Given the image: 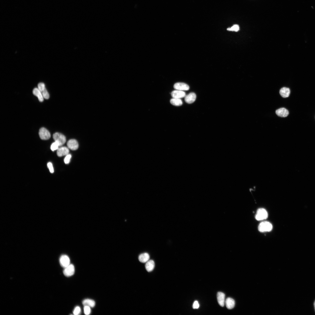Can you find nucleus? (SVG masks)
<instances>
[{
	"label": "nucleus",
	"mask_w": 315,
	"mask_h": 315,
	"mask_svg": "<svg viewBox=\"0 0 315 315\" xmlns=\"http://www.w3.org/2000/svg\"><path fill=\"white\" fill-rule=\"evenodd\" d=\"M38 88L41 92L46 89L45 84L43 83H39L38 84Z\"/></svg>",
	"instance_id": "nucleus-25"
},
{
	"label": "nucleus",
	"mask_w": 315,
	"mask_h": 315,
	"mask_svg": "<svg viewBox=\"0 0 315 315\" xmlns=\"http://www.w3.org/2000/svg\"><path fill=\"white\" fill-rule=\"evenodd\" d=\"M33 94L37 96L39 101L42 102L44 101V98L41 92L38 88H35L33 90Z\"/></svg>",
	"instance_id": "nucleus-16"
},
{
	"label": "nucleus",
	"mask_w": 315,
	"mask_h": 315,
	"mask_svg": "<svg viewBox=\"0 0 315 315\" xmlns=\"http://www.w3.org/2000/svg\"><path fill=\"white\" fill-rule=\"evenodd\" d=\"M171 96L173 98L180 99L185 97L186 95L185 92L176 90L172 92L171 93Z\"/></svg>",
	"instance_id": "nucleus-8"
},
{
	"label": "nucleus",
	"mask_w": 315,
	"mask_h": 315,
	"mask_svg": "<svg viewBox=\"0 0 315 315\" xmlns=\"http://www.w3.org/2000/svg\"><path fill=\"white\" fill-rule=\"evenodd\" d=\"M290 89L286 87L282 88L280 91V95L284 98L288 97L290 96Z\"/></svg>",
	"instance_id": "nucleus-14"
},
{
	"label": "nucleus",
	"mask_w": 315,
	"mask_h": 315,
	"mask_svg": "<svg viewBox=\"0 0 315 315\" xmlns=\"http://www.w3.org/2000/svg\"><path fill=\"white\" fill-rule=\"evenodd\" d=\"M240 29V27L239 25L237 24H235L232 27L230 28H228L227 29V30L229 31H232L235 32H238Z\"/></svg>",
	"instance_id": "nucleus-21"
},
{
	"label": "nucleus",
	"mask_w": 315,
	"mask_h": 315,
	"mask_svg": "<svg viewBox=\"0 0 315 315\" xmlns=\"http://www.w3.org/2000/svg\"><path fill=\"white\" fill-rule=\"evenodd\" d=\"M138 259L140 262L145 263L149 260L150 256L148 253H145L140 255Z\"/></svg>",
	"instance_id": "nucleus-17"
},
{
	"label": "nucleus",
	"mask_w": 315,
	"mask_h": 315,
	"mask_svg": "<svg viewBox=\"0 0 315 315\" xmlns=\"http://www.w3.org/2000/svg\"><path fill=\"white\" fill-rule=\"evenodd\" d=\"M81 312V309L80 307L77 306L75 308L73 314L75 315L80 314Z\"/></svg>",
	"instance_id": "nucleus-26"
},
{
	"label": "nucleus",
	"mask_w": 315,
	"mask_h": 315,
	"mask_svg": "<svg viewBox=\"0 0 315 315\" xmlns=\"http://www.w3.org/2000/svg\"><path fill=\"white\" fill-rule=\"evenodd\" d=\"M42 94L44 98L46 99H48L49 98V95L48 91L45 89L42 92Z\"/></svg>",
	"instance_id": "nucleus-23"
},
{
	"label": "nucleus",
	"mask_w": 315,
	"mask_h": 315,
	"mask_svg": "<svg viewBox=\"0 0 315 315\" xmlns=\"http://www.w3.org/2000/svg\"><path fill=\"white\" fill-rule=\"evenodd\" d=\"M47 167L51 173H53L54 172V169L52 163L51 162H49L47 164Z\"/></svg>",
	"instance_id": "nucleus-28"
},
{
	"label": "nucleus",
	"mask_w": 315,
	"mask_h": 315,
	"mask_svg": "<svg viewBox=\"0 0 315 315\" xmlns=\"http://www.w3.org/2000/svg\"><path fill=\"white\" fill-rule=\"evenodd\" d=\"M268 217V213L266 210L264 208H260L258 210L255 218L258 221H261L266 219Z\"/></svg>",
	"instance_id": "nucleus-3"
},
{
	"label": "nucleus",
	"mask_w": 315,
	"mask_h": 315,
	"mask_svg": "<svg viewBox=\"0 0 315 315\" xmlns=\"http://www.w3.org/2000/svg\"><path fill=\"white\" fill-rule=\"evenodd\" d=\"M84 312L86 315L90 314L91 312L90 307L87 306H85L84 308Z\"/></svg>",
	"instance_id": "nucleus-27"
},
{
	"label": "nucleus",
	"mask_w": 315,
	"mask_h": 315,
	"mask_svg": "<svg viewBox=\"0 0 315 315\" xmlns=\"http://www.w3.org/2000/svg\"><path fill=\"white\" fill-rule=\"evenodd\" d=\"M155 266V262L154 261L149 260L146 262V268L148 272H151L154 269Z\"/></svg>",
	"instance_id": "nucleus-18"
},
{
	"label": "nucleus",
	"mask_w": 315,
	"mask_h": 315,
	"mask_svg": "<svg viewBox=\"0 0 315 315\" xmlns=\"http://www.w3.org/2000/svg\"><path fill=\"white\" fill-rule=\"evenodd\" d=\"M53 138L55 142L58 144L59 147L62 146L66 141L65 136L60 133H55L53 135Z\"/></svg>",
	"instance_id": "nucleus-2"
},
{
	"label": "nucleus",
	"mask_w": 315,
	"mask_h": 315,
	"mask_svg": "<svg viewBox=\"0 0 315 315\" xmlns=\"http://www.w3.org/2000/svg\"><path fill=\"white\" fill-rule=\"evenodd\" d=\"M82 304L84 306H88L90 308L94 307L96 304L94 300L89 299L84 300L83 301Z\"/></svg>",
	"instance_id": "nucleus-19"
},
{
	"label": "nucleus",
	"mask_w": 315,
	"mask_h": 315,
	"mask_svg": "<svg viewBox=\"0 0 315 315\" xmlns=\"http://www.w3.org/2000/svg\"><path fill=\"white\" fill-rule=\"evenodd\" d=\"M185 98V101L187 103L190 104L194 102L196 99V96L195 93H191L187 96Z\"/></svg>",
	"instance_id": "nucleus-12"
},
{
	"label": "nucleus",
	"mask_w": 315,
	"mask_h": 315,
	"mask_svg": "<svg viewBox=\"0 0 315 315\" xmlns=\"http://www.w3.org/2000/svg\"><path fill=\"white\" fill-rule=\"evenodd\" d=\"M69 149L66 147H61L59 148L57 150V154L59 157L66 156L69 154Z\"/></svg>",
	"instance_id": "nucleus-11"
},
{
	"label": "nucleus",
	"mask_w": 315,
	"mask_h": 315,
	"mask_svg": "<svg viewBox=\"0 0 315 315\" xmlns=\"http://www.w3.org/2000/svg\"><path fill=\"white\" fill-rule=\"evenodd\" d=\"M272 229V226L271 223L268 221L262 222L260 224L258 229L261 232H269Z\"/></svg>",
	"instance_id": "nucleus-1"
},
{
	"label": "nucleus",
	"mask_w": 315,
	"mask_h": 315,
	"mask_svg": "<svg viewBox=\"0 0 315 315\" xmlns=\"http://www.w3.org/2000/svg\"><path fill=\"white\" fill-rule=\"evenodd\" d=\"M217 299L219 304L221 307H224L225 303V294L222 292H219L217 294Z\"/></svg>",
	"instance_id": "nucleus-10"
},
{
	"label": "nucleus",
	"mask_w": 315,
	"mask_h": 315,
	"mask_svg": "<svg viewBox=\"0 0 315 315\" xmlns=\"http://www.w3.org/2000/svg\"><path fill=\"white\" fill-rule=\"evenodd\" d=\"M199 307V304L197 301H195L193 305V308L194 309H197Z\"/></svg>",
	"instance_id": "nucleus-29"
},
{
	"label": "nucleus",
	"mask_w": 315,
	"mask_h": 315,
	"mask_svg": "<svg viewBox=\"0 0 315 315\" xmlns=\"http://www.w3.org/2000/svg\"><path fill=\"white\" fill-rule=\"evenodd\" d=\"M170 103L173 106H181L183 104L182 101L180 99L173 98L170 100Z\"/></svg>",
	"instance_id": "nucleus-20"
},
{
	"label": "nucleus",
	"mask_w": 315,
	"mask_h": 315,
	"mask_svg": "<svg viewBox=\"0 0 315 315\" xmlns=\"http://www.w3.org/2000/svg\"><path fill=\"white\" fill-rule=\"evenodd\" d=\"M174 88L176 90L181 91L188 90L189 87L187 84L183 83L178 82L175 83L174 86Z\"/></svg>",
	"instance_id": "nucleus-7"
},
{
	"label": "nucleus",
	"mask_w": 315,
	"mask_h": 315,
	"mask_svg": "<svg viewBox=\"0 0 315 315\" xmlns=\"http://www.w3.org/2000/svg\"><path fill=\"white\" fill-rule=\"evenodd\" d=\"M276 113L279 116L282 117H287L289 114L288 111L284 108L278 109L276 111Z\"/></svg>",
	"instance_id": "nucleus-13"
},
{
	"label": "nucleus",
	"mask_w": 315,
	"mask_h": 315,
	"mask_svg": "<svg viewBox=\"0 0 315 315\" xmlns=\"http://www.w3.org/2000/svg\"><path fill=\"white\" fill-rule=\"evenodd\" d=\"M59 147L58 144L56 142L52 143L51 147V149L52 151L57 150Z\"/></svg>",
	"instance_id": "nucleus-22"
},
{
	"label": "nucleus",
	"mask_w": 315,
	"mask_h": 315,
	"mask_svg": "<svg viewBox=\"0 0 315 315\" xmlns=\"http://www.w3.org/2000/svg\"><path fill=\"white\" fill-rule=\"evenodd\" d=\"M60 263L61 266L65 268L70 264V259L68 256L62 255L60 258Z\"/></svg>",
	"instance_id": "nucleus-5"
},
{
	"label": "nucleus",
	"mask_w": 315,
	"mask_h": 315,
	"mask_svg": "<svg viewBox=\"0 0 315 315\" xmlns=\"http://www.w3.org/2000/svg\"><path fill=\"white\" fill-rule=\"evenodd\" d=\"M39 137L43 140H48L51 137L49 131L45 128H42L39 130Z\"/></svg>",
	"instance_id": "nucleus-4"
},
{
	"label": "nucleus",
	"mask_w": 315,
	"mask_h": 315,
	"mask_svg": "<svg viewBox=\"0 0 315 315\" xmlns=\"http://www.w3.org/2000/svg\"><path fill=\"white\" fill-rule=\"evenodd\" d=\"M225 303L227 308L229 310L233 309L235 305L234 300L230 298H228L226 299Z\"/></svg>",
	"instance_id": "nucleus-15"
},
{
	"label": "nucleus",
	"mask_w": 315,
	"mask_h": 315,
	"mask_svg": "<svg viewBox=\"0 0 315 315\" xmlns=\"http://www.w3.org/2000/svg\"><path fill=\"white\" fill-rule=\"evenodd\" d=\"M67 145L68 148L72 150H77L78 147V143L75 139H71L69 140Z\"/></svg>",
	"instance_id": "nucleus-9"
},
{
	"label": "nucleus",
	"mask_w": 315,
	"mask_h": 315,
	"mask_svg": "<svg viewBox=\"0 0 315 315\" xmlns=\"http://www.w3.org/2000/svg\"><path fill=\"white\" fill-rule=\"evenodd\" d=\"M314 306L315 310V301H314Z\"/></svg>",
	"instance_id": "nucleus-30"
},
{
	"label": "nucleus",
	"mask_w": 315,
	"mask_h": 315,
	"mask_svg": "<svg viewBox=\"0 0 315 315\" xmlns=\"http://www.w3.org/2000/svg\"><path fill=\"white\" fill-rule=\"evenodd\" d=\"M74 267L72 264H70L68 266L65 268L63 271L64 275L67 277L72 276L74 274Z\"/></svg>",
	"instance_id": "nucleus-6"
},
{
	"label": "nucleus",
	"mask_w": 315,
	"mask_h": 315,
	"mask_svg": "<svg viewBox=\"0 0 315 315\" xmlns=\"http://www.w3.org/2000/svg\"><path fill=\"white\" fill-rule=\"evenodd\" d=\"M71 157V155L70 154L66 156L64 160V162L66 164H68L70 162Z\"/></svg>",
	"instance_id": "nucleus-24"
}]
</instances>
